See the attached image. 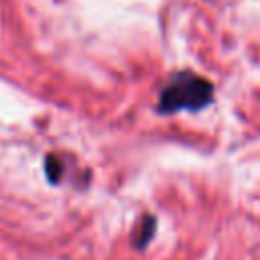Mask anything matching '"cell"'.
<instances>
[{"label": "cell", "mask_w": 260, "mask_h": 260, "mask_svg": "<svg viewBox=\"0 0 260 260\" xmlns=\"http://www.w3.org/2000/svg\"><path fill=\"white\" fill-rule=\"evenodd\" d=\"M213 102V85L209 79L193 71H177L169 77L158 93L156 110L160 114L199 112Z\"/></svg>", "instance_id": "cell-1"}, {"label": "cell", "mask_w": 260, "mask_h": 260, "mask_svg": "<svg viewBox=\"0 0 260 260\" xmlns=\"http://www.w3.org/2000/svg\"><path fill=\"white\" fill-rule=\"evenodd\" d=\"M154 225H156L154 217H152V215H146V217H144V223L140 225V238H136V246H138V248H144V244H148V240H150L152 234H154Z\"/></svg>", "instance_id": "cell-2"}]
</instances>
